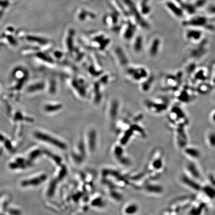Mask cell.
Here are the masks:
<instances>
[{"instance_id":"1","label":"cell","mask_w":215,"mask_h":215,"mask_svg":"<svg viewBox=\"0 0 215 215\" xmlns=\"http://www.w3.org/2000/svg\"><path fill=\"white\" fill-rule=\"evenodd\" d=\"M35 136L39 140L47 143H50L51 144L58 147L59 148H62V149L65 148L66 145H65V144L48 135L42 132H35Z\"/></svg>"},{"instance_id":"2","label":"cell","mask_w":215,"mask_h":215,"mask_svg":"<svg viewBox=\"0 0 215 215\" xmlns=\"http://www.w3.org/2000/svg\"><path fill=\"white\" fill-rule=\"evenodd\" d=\"M129 74L136 81H140L148 78V71L144 67L132 68L128 71Z\"/></svg>"},{"instance_id":"3","label":"cell","mask_w":215,"mask_h":215,"mask_svg":"<svg viewBox=\"0 0 215 215\" xmlns=\"http://www.w3.org/2000/svg\"><path fill=\"white\" fill-rule=\"evenodd\" d=\"M125 2L126 4L129 7V9L131 10V12H132V14L134 15V16L136 19L137 22L139 23V25H141L143 28L148 29V23L147 24V22L144 20V19L142 18L140 14L138 13V11L137 10L136 7H135V6L132 1L125 0Z\"/></svg>"},{"instance_id":"4","label":"cell","mask_w":215,"mask_h":215,"mask_svg":"<svg viewBox=\"0 0 215 215\" xmlns=\"http://www.w3.org/2000/svg\"><path fill=\"white\" fill-rule=\"evenodd\" d=\"M182 183L188 187L195 191L201 190L202 186L198 183L196 179H194L189 175L186 174L182 175L180 178Z\"/></svg>"},{"instance_id":"5","label":"cell","mask_w":215,"mask_h":215,"mask_svg":"<svg viewBox=\"0 0 215 215\" xmlns=\"http://www.w3.org/2000/svg\"><path fill=\"white\" fill-rule=\"evenodd\" d=\"M186 170L189 174V176L196 180H198L201 177V173L197 166L194 162H189L186 165Z\"/></svg>"},{"instance_id":"6","label":"cell","mask_w":215,"mask_h":215,"mask_svg":"<svg viewBox=\"0 0 215 215\" xmlns=\"http://www.w3.org/2000/svg\"><path fill=\"white\" fill-rule=\"evenodd\" d=\"M160 45L161 42L160 39L158 38H156L153 39L148 50V53L150 56L156 57L158 55L160 50Z\"/></svg>"},{"instance_id":"7","label":"cell","mask_w":215,"mask_h":215,"mask_svg":"<svg viewBox=\"0 0 215 215\" xmlns=\"http://www.w3.org/2000/svg\"><path fill=\"white\" fill-rule=\"evenodd\" d=\"M184 153L187 156L193 159H198L200 157L201 153L198 148L194 147H187L184 150Z\"/></svg>"},{"instance_id":"8","label":"cell","mask_w":215,"mask_h":215,"mask_svg":"<svg viewBox=\"0 0 215 215\" xmlns=\"http://www.w3.org/2000/svg\"><path fill=\"white\" fill-rule=\"evenodd\" d=\"M145 190L147 192L151 194H159L162 193V187L159 185L154 184H148L145 186Z\"/></svg>"},{"instance_id":"9","label":"cell","mask_w":215,"mask_h":215,"mask_svg":"<svg viewBox=\"0 0 215 215\" xmlns=\"http://www.w3.org/2000/svg\"><path fill=\"white\" fill-rule=\"evenodd\" d=\"M202 36V32L196 29H190L186 32V36L189 40L193 41H199Z\"/></svg>"},{"instance_id":"10","label":"cell","mask_w":215,"mask_h":215,"mask_svg":"<svg viewBox=\"0 0 215 215\" xmlns=\"http://www.w3.org/2000/svg\"><path fill=\"white\" fill-rule=\"evenodd\" d=\"M207 22V19L204 17H197L187 22L186 25L195 26H203L206 24Z\"/></svg>"},{"instance_id":"11","label":"cell","mask_w":215,"mask_h":215,"mask_svg":"<svg viewBox=\"0 0 215 215\" xmlns=\"http://www.w3.org/2000/svg\"><path fill=\"white\" fill-rule=\"evenodd\" d=\"M201 190L207 196L211 199L215 198V187L212 185H207L201 188Z\"/></svg>"},{"instance_id":"12","label":"cell","mask_w":215,"mask_h":215,"mask_svg":"<svg viewBox=\"0 0 215 215\" xmlns=\"http://www.w3.org/2000/svg\"><path fill=\"white\" fill-rule=\"evenodd\" d=\"M143 40L141 36H138L135 40L134 45V50L137 53H141L143 50Z\"/></svg>"},{"instance_id":"13","label":"cell","mask_w":215,"mask_h":215,"mask_svg":"<svg viewBox=\"0 0 215 215\" xmlns=\"http://www.w3.org/2000/svg\"><path fill=\"white\" fill-rule=\"evenodd\" d=\"M167 6L169 10L177 16L179 17H181L182 16L183 13H182L181 10L179 9V8L177 6L174 5V4L171 3V2H168L167 3Z\"/></svg>"},{"instance_id":"14","label":"cell","mask_w":215,"mask_h":215,"mask_svg":"<svg viewBox=\"0 0 215 215\" xmlns=\"http://www.w3.org/2000/svg\"><path fill=\"white\" fill-rule=\"evenodd\" d=\"M138 211V206L136 204H132L128 206L125 210V212L129 215L135 214Z\"/></svg>"},{"instance_id":"15","label":"cell","mask_w":215,"mask_h":215,"mask_svg":"<svg viewBox=\"0 0 215 215\" xmlns=\"http://www.w3.org/2000/svg\"><path fill=\"white\" fill-rule=\"evenodd\" d=\"M207 142L212 147H215V132H210L207 135Z\"/></svg>"},{"instance_id":"16","label":"cell","mask_w":215,"mask_h":215,"mask_svg":"<svg viewBox=\"0 0 215 215\" xmlns=\"http://www.w3.org/2000/svg\"><path fill=\"white\" fill-rule=\"evenodd\" d=\"M135 30V26L132 25V24L129 25L126 31L125 34V38H126V39H130V38H132L133 35H134Z\"/></svg>"},{"instance_id":"17","label":"cell","mask_w":215,"mask_h":215,"mask_svg":"<svg viewBox=\"0 0 215 215\" xmlns=\"http://www.w3.org/2000/svg\"><path fill=\"white\" fill-rule=\"evenodd\" d=\"M62 108V106L61 105H47L45 108L46 110L50 112H53V111H56L59 110Z\"/></svg>"},{"instance_id":"18","label":"cell","mask_w":215,"mask_h":215,"mask_svg":"<svg viewBox=\"0 0 215 215\" xmlns=\"http://www.w3.org/2000/svg\"><path fill=\"white\" fill-rule=\"evenodd\" d=\"M152 165L154 169H160L162 166V161L160 159H157L153 162Z\"/></svg>"},{"instance_id":"19","label":"cell","mask_w":215,"mask_h":215,"mask_svg":"<svg viewBox=\"0 0 215 215\" xmlns=\"http://www.w3.org/2000/svg\"><path fill=\"white\" fill-rule=\"evenodd\" d=\"M206 0H198L196 3L197 7H202L205 5Z\"/></svg>"},{"instance_id":"20","label":"cell","mask_w":215,"mask_h":215,"mask_svg":"<svg viewBox=\"0 0 215 215\" xmlns=\"http://www.w3.org/2000/svg\"><path fill=\"white\" fill-rule=\"evenodd\" d=\"M211 119L213 122L214 123V124H215V111H214V112L212 114Z\"/></svg>"},{"instance_id":"21","label":"cell","mask_w":215,"mask_h":215,"mask_svg":"<svg viewBox=\"0 0 215 215\" xmlns=\"http://www.w3.org/2000/svg\"><path fill=\"white\" fill-rule=\"evenodd\" d=\"M210 12L212 13H215V6H212L210 8Z\"/></svg>"},{"instance_id":"22","label":"cell","mask_w":215,"mask_h":215,"mask_svg":"<svg viewBox=\"0 0 215 215\" xmlns=\"http://www.w3.org/2000/svg\"></svg>"}]
</instances>
